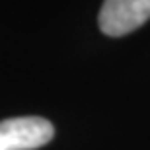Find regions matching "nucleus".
Segmentation results:
<instances>
[{"label":"nucleus","instance_id":"1","mask_svg":"<svg viewBox=\"0 0 150 150\" xmlns=\"http://www.w3.org/2000/svg\"><path fill=\"white\" fill-rule=\"evenodd\" d=\"M55 129L43 117H14L0 121V150H35L53 139Z\"/></svg>","mask_w":150,"mask_h":150},{"label":"nucleus","instance_id":"2","mask_svg":"<svg viewBox=\"0 0 150 150\" xmlns=\"http://www.w3.org/2000/svg\"><path fill=\"white\" fill-rule=\"evenodd\" d=\"M150 20V0H103L100 28L105 35L121 37Z\"/></svg>","mask_w":150,"mask_h":150}]
</instances>
